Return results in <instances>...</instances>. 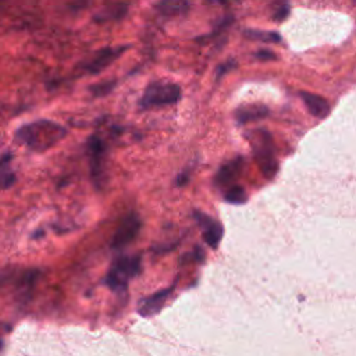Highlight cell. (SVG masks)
Returning a JSON list of instances; mask_svg holds the SVG:
<instances>
[{
	"instance_id": "6da1fadb",
	"label": "cell",
	"mask_w": 356,
	"mask_h": 356,
	"mask_svg": "<svg viewBox=\"0 0 356 356\" xmlns=\"http://www.w3.org/2000/svg\"><path fill=\"white\" fill-rule=\"evenodd\" d=\"M67 136V129L51 120H38L20 127L16 131V141L29 151L42 153L56 147Z\"/></svg>"
},
{
	"instance_id": "7a4b0ae2",
	"label": "cell",
	"mask_w": 356,
	"mask_h": 356,
	"mask_svg": "<svg viewBox=\"0 0 356 356\" xmlns=\"http://www.w3.org/2000/svg\"><path fill=\"white\" fill-rule=\"evenodd\" d=\"M248 141L251 144L255 160L262 174L267 180H272L279 171V162L276 159V151L272 136L264 129H256L249 134Z\"/></svg>"
},
{
	"instance_id": "3957f363",
	"label": "cell",
	"mask_w": 356,
	"mask_h": 356,
	"mask_svg": "<svg viewBox=\"0 0 356 356\" xmlns=\"http://www.w3.org/2000/svg\"><path fill=\"white\" fill-rule=\"evenodd\" d=\"M142 272V256L131 255L117 257L105 277V284L116 294L127 291L128 283Z\"/></svg>"
},
{
	"instance_id": "277c9868",
	"label": "cell",
	"mask_w": 356,
	"mask_h": 356,
	"mask_svg": "<svg viewBox=\"0 0 356 356\" xmlns=\"http://www.w3.org/2000/svg\"><path fill=\"white\" fill-rule=\"evenodd\" d=\"M181 99V88L171 82H153L151 84L140 99L142 110L174 105Z\"/></svg>"
},
{
	"instance_id": "5b68a950",
	"label": "cell",
	"mask_w": 356,
	"mask_h": 356,
	"mask_svg": "<svg viewBox=\"0 0 356 356\" xmlns=\"http://www.w3.org/2000/svg\"><path fill=\"white\" fill-rule=\"evenodd\" d=\"M106 144L98 136H92L88 140L89 170L97 190H103L107 183L106 175Z\"/></svg>"
},
{
	"instance_id": "8992f818",
	"label": "cell",
	"mask_w": 356,
	"mask_h": 356,
	"mask_svg": "<svg viewBox=\"0 0 356 356\" xmlns=\"http://www.w3.org/2000/svg\"><path fill=\"white\" fill-rule=\"evenodd\" d=\"M142 229V218L137 212H131L127 216L123 217L120 221L118 227L116 229L113 237H112V244L110 246L114 251L124 249L129 244L136 241L138 234L141 233Z\"/></svg>"
},
{
	"instance_id": "52a82bcc",
	"label": "cell",
	"mask_w": 356,
	"mask_h": 356,
	"mask_svg": "<svg viewBox=\"0 0 356 356\" xmlns=\"http://www.w3.org/2000/svg\"><path fill=\"white\" fill-rule=\"evenodd\" d=\"M194 218L198 221V225L202 229V236L205 242L210 248L217 249L222 240V236H225V229H222V226L217 220L199 210L194 212Z\"/></svg>"
},
{
	"instance_id": "ba28073f",
	"label": "cell",
	"mask_w": 356,
	"mask_h": 356,
	"mask_svg": "<svg viewBox=\"0 0 356 356\" xmlns=\"http://www.w3.org/2000/svg\"><path fill=\"white\" fill-rule=\"evenodd\" d=\"M129 49V47H116V48H105L89 60L85 66L84 70L88 74H99L103 70H106L112 63H114L123 53H125Z\"/></svg>"
},
{
	"instance_id": "9c48e42d",
	"label": "cell",
	"mask_w": 356,
	"mask_h": 356,
	"mask_svg": "<svg viewBox=\"0 0 356 356\" xmlns=\"http://www.w3.org/2000/svg\"><path fill=\"white\" fill-rule=\"evenodd\" d=\"M242 167H244V159L240 156L233 160H229L225 164H221L213 178L214 187L227 190L229 187L237 184V180L241 175Z\"/></svg>"
},
{
	"instance_id": "30bf717a",
	"label": "cell",
	"mask_w": 356,
	"mask_h": 356,
	"mask_svg": "<svg viewBox=\"0 0 356 356\" xmlns=\"http://www.w3.org/2000/svg\"><path fill=\"white\" fill-rule=\"evenodd\" d=\"M173 290H174V285L160 290L147 298H142L138 302V314L144 318H151V316H155L156 314H159V312L164 307L168 296L173 294Z\"/></svg>"
},
{
	"instance_id": "8fae6325",
	"label": "cell",
	"mask_w": 356,
	"mask_h": 356,
	"mask_svg": "<svg viewBox=\"0 0 356 356\" xmlns=\"http://www.w3.org/2000/svg\"><path fill=\"white\" fill-rule=\"evenodd\" d=\"M269 116V109L262 103H252L241 106L236 110V120L238 124H248L251 121H257Z\"/></svg>"
},
{
	"instance_id": "7c38bea8",
	"label": "cell",
	"mask_w": 356,
	"mask_h": 356,
	"mask_svg": "<svg viewBox=\"0 0 356 356\" xmlns=\"http://www.w3.org/2000/svg\"><path fill=\"white\" fill-rule=\"evenodd\" d=\"M301 98L312 116L318 118H325L329 116L330 105L325 98L310 92H301Z\"/></svg>"
},
{
	"instance_id": "4fadbf2b",
	"label": "cell",
	"mask_w": 356,
	"mask_h": 356,
	"mask_svg": "<svg viewBox=\"0 0 356 356\" xmlns=\"http://www.w3.org/2000/svg\"><path fill=\"white\" fill-rule=\"evenodd\" d=\"M40 277V272L39 270H35V269H31V270H27L24 272L20 279L17 280V294H18V298L24 302L32 292V288L34 285L36 284L38 279Z\"/></svg>"
},
{
	"instance_id": "5bb4252c",
	"label": "cell",
	"mask_w": 356,
	"mask_h": 356,
	"mask_svg": "<svg viewBox=\"0 0 356 356\" xmlns=\"http://www.w3.org/2000/svg\"><path fill=\"white\" fill-rule=\"evenodd\" d=\"M157 9L164 16H177L188 10L187 0H162Z\"/></svg>"
},
{
	"instance_id": "9a60e30c",
	"label": "cell",
	"mask_w": 356,
	"mask_h": 356,
	"mask_svg": "<svg viewBox=\"0 0 356 356\" xmlns=\"http://www.w3.org/2000/svg\"><path fill=\"white\" fill-rule=\"evenodd\" d=\"M244 35L252 40H259L263 43H280L281 36L275 31H260V29H246Z\"/></svg>"
},
{
	"instance_id": "2e32d148",
	"label": "cell",
	"mask_w": 356,
	"mask_h": 356,
	"mask_svg": "<svg viewBox=\"0 0 356 356\" xmlns=\"http://www.w3.org/2000/svg\"><path fill=\"white\" fill-rule=\"evenodd\" d=\"M246 192L244 190V187L234 184L231 187H229L225 192V201L231 203V205H242L246 202Z\"/></svg>"
},
{
	"instance_id": "e0dca14e",
	"label": "cell",
	"mask_w": 356,
	"mask_h": 356,
	"mask_svg": "<svg viewBox=\"0 0 356 356\" xmlns=\"http://www.w3.org/2000/svg\"><path fill=\"white\" fill-rule=\"evenodd\" d=\"M12 159L10 153H5L2 159V184L3 190H9L16 183V174L9 168V162Z\"/></svg>"
},
{
	"instance_id": "ac0fdd59",
	"label": "cell",
	"mask_w": 356,
	"mask_h": 356,
	"mask_svg": "<svg viewBox=\"0 0 356 356\" xmlns=\"http://www.w3.org/2000/svg\"><path fill=\"white\" fill-rule=\"evenodd\" d=\"M114 86H116V81H107V82H101V84L92 85L91 88H89V91L92 92L94 97L99 98V97H105V95L110 94Z\"/></svg>"
},
{
	"instance_id": "d6986e66",
	"label": "cell",
	"mask_w": 356,
	"mask_h": 356,
	"mask_svg": "<svg viewBox=\"0 0 356 356\" xmlns=\"http://www.w3.org/2000/svg\"><path fill=\"white\" fill-rule=\"evenodd\" d=\"M256 59L260 60V62H272V60H276L277 56H276V53L272 52V51L262 49V51L256 52Z\"/></svg>"
},
{
	"instance_id": "ffe728a7",
	"label": "cell",
	"mask_w": 356,
	"mask_h": 356,
	"mask_svg": "<svg viewBox=\"0 0 356 356\" xmlns=\"http://www.w3.org/2000/svg\"><path fill=\"white\" fill-rule=\"evenodd\" d=\"M288 14H290V6H288L287 3H284V5H281V6L276 10V13H275V20H276V21H283V20H285V18L288 17Z\"/></svg>"
},
{
	"instance_id": "44dd1931",
	"label": "cell",
	"mask_w": 356,
	"mask_h": 356,
	"mask_svg": "<svg viewBox=\"0 0 356 356\" xmlns=\"http://www.w3.org/2000/svg\"><path fill=\"white\" fill-rule=\"evenodd\" d=\"M190 173H191L190 170H186V171L178 174V175H177V180H175V186H177V187H184V186H187L188 181H190V177H191Z\"/></svg>"
},
{
	"instance_id": "7402d4cb",
	"label": "cell",
	"mask_w": 356,
	"mask_h": 356,
	"mask_svg": "<svg viewBox=\"0 0 356 356\" xmlns=\"http://www.w3.org/2000/svg\"><path fill=\"white\" fill-rule=\"evenodd\" d=\"M234 66H236V62H233V60H230V62L225 63V64H222V66H220V68L217 70V74H216L217 79H220V78H221L222 75H225L227 71L233 70V68H234Z\"/></svg>"
}]
</instances>
